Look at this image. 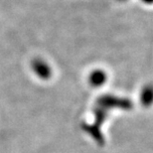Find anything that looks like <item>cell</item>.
<instances>
[{
	"label": "cell",
	"instance_id": "1",
	"mask_svg": "<svg viewBox=\"0 0 153 153\" xmlns=\"http://www.w3.org/2000/svg\"><path fill=\"white\" fill-rule=\"evenodd\" d=\"M97 105H100L102 108H105V109L108 108H123V109H129L132 108V103L130 100H128L126 99H121V97H114V96H102L99 97V100H97Z\"/></svg>",
	"mask_w": 153,
	"mask_h": 153
},
{
	"label": "cell",
	"instance_id": "2",
	"mask_svg": "<svg viewBox=\"0 0 153 153\" xmlns=\"http://www.w3.org/2000/svg\"><path fill=\"white\" fill-rule=\"evenodd\" d=\"M32 69L35 72V74L37 75L39 78L42 79H48L51 78L52 71L50 66L48 65L45 61L41 59H36L32 62Z\"/></svg>",
	"mask_w": 153,
	"mask_h": 153
},
{
	"label": "cell",
	"instance_id": "3",
	"mask_svg": "<svg viewBox=\"0 0 153 153\" xmlns=\"http://www.w3.org/2000/svg\"><path fill=\"white\" fill-rule=\"evenodd\" d=\"M106 81V74L102 70H96L90 76V82L94 88H99Z\"/></svg>",
	"mask_w": 153,
	"mask_h": 153
},
{
	"label": "cell",
	"instance_id": "4",
	"mask_svg": "<svg viewBox=\"0 0 153 153\" xmlns=\"http://www.w3.org/2000/svg\"><path fill=\"white\" fill-rule=\"evenodd\" d=\"M84 129L87 131V132L90 133L91 135L93 136V138L96 140V141H97L99 144H103V141H105V139H103V136H102V132H100V130L99 127L94 126V124H91V125L85 124Z\"/></svg>",
	"mask_w": 153,
	"mask_h": 153
},
{
	"label": "cell",
	"instance_id": "5",
	"mask_svg": "<svg viewBox=\"0 0 153 153\" xmlns=\"http://www.w3.org/2000/svg\"><path fill=\"white\" fill-rule=\"evenodd\" d=\"M152 100V88L151 87H146L143 88L141 93V102L143 105H150Z\"/></svg>",
	"mask_w": 153,
	"mask_h": 153
},
{
	"label": "cell",
	"instance_id": "6",
	"mask_svg": "<svg viewBox=\"0 0 153 153\" xmlns=\"http://www.w3.org/2000/svg\"><path fill=\"white\" fill-rule=\"evenodd\" d=\"M144 2H146V3H151V1L152 0H143Z\"/></svg>",
	"mask_w": 153,
	"mask_h": 153
},
{
	"label": "cell",
	"instance_id": "7",
	"mask_svg": "<svg viewBox=\"0 0 153 153\" xmlns=\"http://www.w3.org/2000/svg\"><path fill=\"white\" fill-rule=\"evenodd\" d=\"M120 1H122V0H120Z\"/></svg>",
	"mask_w": 153,
	"mask_h": 153
}]
</instances>
